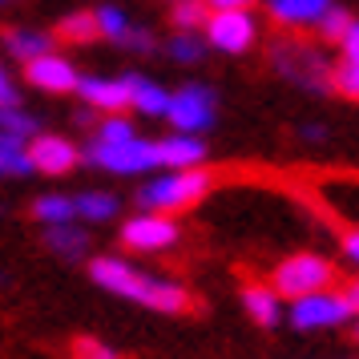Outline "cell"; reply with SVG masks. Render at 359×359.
<instances>
[{"mask_svg": "<svg viewBox=\"0 0 359 359\" xmlns=\"http://www.w3.org/2000/svg\"><path fill=\"white\" fill-rule=\"evenodd\" d=\"M202 41H206V49L238 57V53L255 49V41H259V20H255L250 8H238V13H210L206 29H202Z\"/></svg>", "mask_w": 359, "mask_h": 359, "instance_id": "obj_7", "label": "cell"}, {"mask_svg": "<svg viewBox=\"0 0 359 359\" xmlns=\"http://www.w3.org/2000/svg\"><path fill=\"white\" fill-rule=\"evenodd\" d=\"M93 20H97V36L114 41V45H121V41L130 36V29H133L130 13L117 8V4H101V8H93Z\"/></svg>", "mask_w": 359, "mask_h": 359, "instance_id": "obj_22", "label": "cell"}, {"mask_svg": "<svg viewBox=\"0 0 359 359\" xmlns=\"http://www.w3.org/2000/svg\"><path fill=\"white\" fill-rule=\"evenodd\" d=\"M77 93H81L93 109H105V114H121L133 105V73L126 77H81L77 81Z\"/></svg>", "mask_w": 359, "mask_h": 359, "instance_id": "obj_11", "label": "cell"}, {"mask_svg": "<svg viewBox=\"0 0 359 359\" xmlns=\"http://www.w3.org/2000/svg\"><path fill=\"white\" fill-rule=\"evenodd\" d=\"M170 20L178 25V33H198V29H206L210 8H206V0H174Z\"/></svg>", "mask_w": 359, "mask_h": 359, "instance_id": "obj_24", "label": "cell"}, {"mask_svg": "<svg viewBox=\"0 0 359 359\" xmlns=\"http://www.w3.org/2000/svg\"><path fill=\"white\" fill-rule=\"evenodd\" d=\"M343 255H347V262H355V266H359V226L343 238Z\"/></svg>", "mask_w": 359, "mask_h": 359, "instance_id": "obj_36", "label": "cell"}, {"mask_svg": "<svg viewBox=\"0 0 359 359\" xmlns=\"http://www.w3.org/2000/svg\"><path fill=\"white\" fill-rule=\"evenodd\" d=\"M20 93H17V85H13V77H8V69L0 65V109L4 105H17Z\"/></svg>", "mask_w": 359, "mask_h": 359, "instance_id": "obj_33", "label": "cell"}, {"mask_svg": "<svg viewBox=\"0 0 359 359\" xmlns=\"http://www.w3.org/2000/svg\"><path fill=\"white\" fill-rule=\"evenodd\" d=\"M335 8V0H266V13L275 25H287V29H307V25H319Z\"/></svg>", "mask_w": 359, "mask_h": 359, "instance_id": "obj_14", "label": "cell"}, {"mask_svg": "<svg viewBox=\"0 0 359 359\" xmlns=\"http://www.w3.org/2000/svg\"><path fill=\"white\" fill-rule=\"evenodd\" d=\"M57 41H69V45H89L93 36H97V20L93 13H65V17L57 20Z\"/></svg>", "mask_w": 359, "mask_h": 359, "instance_id": "obj_23", "label": "cell"}, {"mask_svg": "<svg viewBox=\"0 0 359 359\" xmlns=\"http://www.w3.org/2000/svg\"><path fill=\"white\" fill-rule=\"evenodd\" d=\"M149 45H154V36H149V29H142V25H133L130 36L121 41V49H137V53H146Z\"/></svg>", "mask_w": 359, "mask_h": 359, "instance_id": "obj_32", "label": "cell"}, {"mask_svg": "<svg viewBox=\"0 0 359 359\" xmlns=\"http://www.w3.org/2000/svg\"><path fill=\"white\" fill-rule=\"evenodd\" d=\"M130 109H137V114H146V117H165L170 114V89H162L158 81H149L142 73H133V105Z\"/></svg>", "mask_w": 359, "mask_h": 359, "instance_id": "obj_19", "label": "cell"}, {"mask_svg": "<svg viewBox=\"0 0 359 359\" xmlns=\"http://www.w3.org/2000/svg\"><path fill=\"white\" fill-rule=\"evenodd\" d=\"M343 294H347V303H351V311L359 315V278H355V283H347V291H343Z\"/></svg>", "mask_w": 359, "mask_h": 359, "instance_id": "obj_37", "label": "cell"}, {"mask_svg": "<svg viewBox=\"0 0 359 359\" xmlns=\"http://www.w3.org/2000/svg\"><path fill=\"white\" fill-rule=\"evenodd\" d=\"M238 303H243V311H246V315H250L259 327H278V319H283V299L275 294V287L250 283V287H243Z\"/></svg>", "mask_w": 359, "mask_h": 359, "instance_id": "obj_15", "label": "cell"}, {"mask_svg": "<svg viewBox=\"0 0 359 359\" xmlns=\"http://www.w3.org/2000/svg\"><path fill=\"white\" fill-rule=\"evenodd\" d=\"M351 331H355V339H359V315H355V319H351Z\"/></svg>", "mask_w": 359, "mask_h": 359, "instance_id": "obj_38", "label": "cell"}, {"mask_svg": "<svg viewBox=\"0 0 359 359\" xmlns=\"http://www.w3.org/2000/svg\"><path fill=\"white\" fill-rule=\"evenodd\" d=\"M154 162L158 170H202L206 162V142L190 133H165L154 137Z\"/></svg>", "mask_w": 359, "mask_h": 359, "instance_id": "obj_12", "label": "cell"}, {"mask_svg": "<svg viewBox=\"0 0 359 359\" xmlns=\"http://www.w3.org/2000/svg\"><path fill=\"white\" fill-rule=\"evenodd\" d=\"M73 359H117V351L114 347H105L101 339H77Z\"/></svg>", "mask_w": 359, "mask_h": 359, "instance_id": "obj_30", "label": "cell"}, {"mask_svg": "<svg viewBox=\"0 0 359 359\" xmlns=\"http://www.w3.org/2000/svg\"><path fill=\"white\" fill-rule=\"evenodd\" d=\"M33 162H29V142L0 133V178H29Z\"/></svg>", "mask_w": 359, "mask_h": 359, "instance_id": "obj_21", "label": "cell"}, {"mask_svg": "<svg viewBox=\"0 0 359 359\" xmlns=\"http://www.w3.org/2000/svg\"><path fill=\"white\" fill-rule=\"evenodd\" d=\"M218 117V93L210 85H182L178 93H170V114L165 121L174 126V133H190V137H202V133L214 126Z\"/></svg>", "mask_w": 359, "mask_h": 359, "instance_id": "obj_4", "label": "cell"}, {"mask_svg": "<svg viewBox=\"0 0 359 359\" xmlns=\"http://www.w3.org/2000/svg\"><path fill=\"white\" fill-rule=\"evenodd\" d=\"M287 319H291L294 331H331V327H351L355 311L347 303V294L319 291L307 294V299H294L287 307Z\"/></svg>", "mask_w": 359, "mask_h": 359, "instance_id": "obj_6", "label": "cell"}, {"mask_svg": "<svg viewBox=\"0 0 359 359\" xmlns=\"http://www.w3.org/2000/svg\"><path fill=\"white\" fill-rule=\"evenodd\" d=\"M315 29H319V36H323L327 45H339L343 36H347V29H351V13L335 4V8H331V13L319 20V25H315Z\"/></svg>", "mask_w": 359, "mask_h": 359, "instance_id": "obj_28", "label": "cell"}, {"mask_svg": "<svg viewBox=\"0 0 359 359\" xmlns=\"http://www.w3.org/2000/svg\"><path fill=\"white\" fill-rule=\"evenodd\" d=\"M339 53H343V61H351V65H359V20H351V29H347V36L339 41Z\"/></svg>", "mask_w": 359, "mask_h": 359, "instance_id": "obj_31", "label": "cell"}, {"mask_svg": "<svg viewBox=\"0 0 359 359\" xmlns=\"http://www.w3.org/2000/svg\"><path fill=\"white\" fill-rule=\"evenodd\" d=\"M0 133H13V137L33 142L36 133H41V121H36L33 114H25L20 105H4V109H0Z\"/></svg>", "mask_w": 359, "mask_h": 359, "instance_id": "obj_25", "label": "cell"}, {"mask_svg": "<svg viewBox=\"0 0 359 359\" xmlns=\"http://www.w3.org/2000/svg\"><path fill=\"white\" fill-rule=\"evenodd\" d=\"M137 137V126H133L130 117L121 114H105L97 121V142H105V146H117V142H133Z\"/></svg>", "mask_w": 359, "mask_h": 359, "instance_id": "obj_26", "label": "cell"}, {"mask_svg": "<svg viewBox=\"0 0 359 359\" xmlns=\"http://www.w3.org/2000/svg\"><path fill=\"white\" fill-rule=\"evenodd\" d=\"M121 243L137 250V255H162L170 246L182 243V230L170 214H133L121 222Z\"/></svg>", "mask_w": 359, "mask_h": 359, "instance_id": "obj_8", "label": "cell"}, {"mask_svg": "<svg viewBox=\"0 0 359 359\" xmlns=\"http://www.w3.org/2000/svg\"><path fill=\"white\" fill-rule=\"evenodd\" d=\"M299 137H303V142H311V146H315V142H327V126H319V121L299 126Z\"/></svg>", "mask_w": 359, "mask_h": 359, "instance_id": "obj_35", "label": "cell"}, {"mask_svg": "<svg viewBox=\"0 0 359 359\" xmlns=\"http://www.w3.org/2000/svg\"><path fill=\"white\" fill-rule=\"evenodd\" d=\"M89 278L105 287L109 294H121L137 307L162 311V315H182L190 307V291L182 283H170V278H158L149 271H137L133 262L114 259V255H101V259L89 262Z\"/></svg>", "mask_w": 359, "mask_h": 359, "instance_id": "obj_1", "label": "cell"}, {"mask_svg": "<svg viewBox=\"0 0 359 359\" xmlns=\"http://www.w3.org/2000/svg\"><path fill=\"white\" fill-rule=\"evenodd\" d=\"M25 77L41 93H77V81H81L77 65L69 57H61V53H45V57L29 61L25 65Z\"/></svg>", "mask_w": 359, "mask_h": 359, "instance_id": "obj_10", "label": "cell"}, {"mask_svg": "<svg viewBox=\"0 0 359 359\" xmlns=\"http://www.w3.org/2000/svg\"><path fill=\"white\" fill-rule=\"evenodd\" d=\"M335 283V266L323 255H311V250H299V255H287V259L275 266V294L278 299H307V294L331 291Z\"/></svg>", "mask_w": 359, "mask_h": 359, "instance_id": "obj_3", "label": "cell"}, {"mask_svg": "<svg viewBox=\"0 0 359 359\" xmlns=\"http://www.w3.org/2000/svg\"><path fill=\"white\" fill-rule=\"evenodd\" d=\"M29 162H33V174H49V178H65L77 170L81 162V149L73 146L61 133H36L29 142Z\"/></svg>", "mask_w": 359, "mask_h": 359, "instance_id": "obj_9", "label": "cell"}, {"mask_svg": "<svg viewBox=\"0 0 359 359\" xmlns=\"http://www.w3.org/2000/svg\"><path fill=\"white\" fill-rule=\"evenodd\" d=\"M4 45H8V53L17 57V61H36V57H45V53H53V33H41V29H8L4 33Z\"/></svg>", "mask_w": 359, "mask_h": 359, "instance_id": "obj_18", "label": "cell"}, {"mask_svg": "<svg viewBox=\"0 0 359 359\" xmlns=\"http://www.w3.org/2000/svg\"><path fill=\"white\" fill-rule=\"evenodd\" d=\"M206 53L210 49H206V41H202L198 33H178L174 41H170V57H174L178 65H198Z\"/></svg>", "mask_w": 359, "mask_h": 359, "instance_id": "obj_27", "label": "cell"}, {"mask_svg": "<svg viewBox=\"0 0 359 359\" xmlns=\"http://www.w3.org/2000/svg\"><path fill=\"white\" fill-rule=\"evenodd\" d=\"M255 0H206L210 13H238V8H250Z\"/></svg>", "mask_w": 359, "mask_h": 359, "instance_id": "obj_34", "label": "cell"}, {"mask_svg": "<svg viewBox=\"0 0 359 359\" xmlns=\"http://www.w3.org/2000/svg\"><path fill=\"white\" fill-rule=\"evenodd\" d=\"M275 65L283 69L291 81L307 85V89H315V93L331 89V73H335V69L327 65L319 53H311V49H283V53H275Z\"/></svg>", "mask_w": 359, "mask_h": 359, "instance_id": "obj_13", "label": "cell"}, {"mask_svg": "<svg viewBox=\"0 0 359 359\" xmlns=\"http://www.w3.org/2000/svg\"><path fill=\"white\" fill-rule=\"evenodd\" d=\"M210 174L206 170H165L158 178H149L142 190H137V206L146 214H182L194 210L202 198L210 194Z\"/></svg>", "mask_w": 359, "mask_h": 359, "instance_id": "obj_2", "label": "cell"}, {"mask_svg": "<svg viewBox=\"0 0 359 359\" xmlns=\"http://www.w3.org/2000/svg\"><path fill=\"white\" fill-rule=\"evenodd\" d=\"M89 165H97L105 174H117V178H130V174H146V170H158L154 162V137H133V142H117V146H105V142H89V149L81 154Z\"/></svg>", "mask_w": 359, "mask_h": 359, "instance_id": "obj_5", "label": "cell"}, {"mask_svg": "<svg viewBox=\"0 0 359 359\" xmlns=\"http://www.w3.org/2000/svg\"><path fill=\"white\" fill-rule=\"evenodd\" d=\"M45 246H49L53 255H61V259L77 262V259H85V250H89V234H85L81 222L53 226V230H45Z\"/></svg>", "mask_w": 359, "mask_h": 359, "instance_id": "obj_16", "label": "cell"}, {"mask_svg": "<svg viewBox=\"0 0 359 359\" xmlns=\"http://www.w3.org/2000/svg\"><path fill=\"white\" fill-rule=\"evenodd\" d=\"M73 206H77V222H109L121 210L117 194H109V190H81V194H73Z\"/></svg>", "mask_w": 359, "mask_h": 359, "instance_id": "obj_17", "label": "cell"}, {"mask_svg": "<svg viewBox=\"0 0 359 359\" xmlns=\"http://www.w3.org/2000/svg\"><path fill=\"white\" fill-rule=\"evenodd\" d=\"M33 218H36V222H45V230L77 222V206H73V194H41V198L33 202Z\"/></svg>", "mask_w": 359, "mask_h": 359, "instance_id": "obj_20", "label": "cell"}, {"mask_svg": "<svg viewBox=\"0 0 359 359\" xmlns=\"http://www.w3.org/2000/svg\"><path fill=\"white\" fill-rule=\"evenodd\" d=\"M331 89H339L343 97L359 101V65L339 61V65H335V73H331Z\"/></svg>", "mask_w": 359, "mask_h": 359, "instance_id": "obj_29", "label": "cell"}]
</instances>
